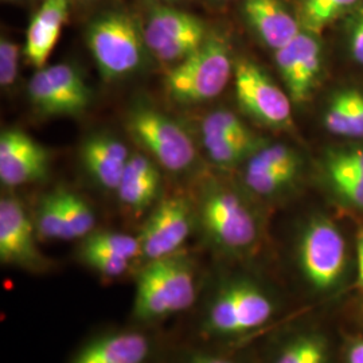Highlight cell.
<instances>
[{"label":"cell","mask_w":363,"mask_h":363,"mask_svg":"<svg viewBox=\"0 0 363 363\" xmlns=\"http://www.w3.org/2000/svg\"><path fill=\"white\" fill-rule=\"evenodd\" d=\"M277 311L272 294L257 281L235 277L220 284L203 313L208 337H241L267 325Z\"/></svg>","instance_id":"cell-1"},{"label":"cell","mask_w":363,"mask_h":363,"mask_svg":"<svg viewBox=\"0 0 363 363\" xmlns=\"http://www.w3.org/2000/svg\"><path fill=\"white\" fill-rule=\"evenodd\" d=\"M196 300L193 265L181 255L147 261L136 280L133 315L155 322L189 310Z\"/></svg>","instance_id":"cell-2"},{"label":"cell","mask_w":363,"mask_h":363,"mask_svg":"<svg viewBox=\"0 0 363 363\" xmlns=\"http://www.w3.org/2000/svg\"><path fill=\"white\" fill-rule=\"evenodd\" d=\"M199 220L210 244L226 255H245L259 242L255 211L241 195L226 186H206L201 198Z\"/></svg>","instance_id":"cell-3"},{"label":"cell","mask_w":363,"mask_h":363,"mask_svg":"<svg viewBox=\"0 0 363 363\" xmlns=\"http://www.w3.org/2000/svg\"><path fill=\"white\" fill-rule=\"evenodd\" d=\"M234 66L225 39L208 35L196 52L169 70L164 79L166 91L178 104L206 103L225 91Z\"/></svg>","instance_id":"cell-4"},{"label":"cell","mask_w":363,"mask_h":363,"mask_svg":"<svg viewBox=\"0 0 363 363\" xmlns=\"http://www.w3.org/2000/svg\"><path fill=\"white\" fill-rule=\"evenodd\" d=\"M86 45L105 81L133 74L143 65L147 45L143 28L124 11H109L96 18L86 30Z\"/></svg>","instance_id":"cell-5"},{"label":"cell","mask_w":363,"mask_h":363,"mask_svg":"<svg viewBox=\"0 0 363 363\" xmlns=\"http://www.w3.org/2000/svg\"><path fill=\"white\" fill-rule=\"evenodd\" d=\"M298 268L316 294H330L340 286L347 268L343 234L327 218H312L298 240Z\"/></svg>","instance_id":"cell-6"},{"label":"cell","mask_w":363,"mask_h":363,"mask_svg":"<svg viewBox=\"0 0 363 363\" xmlns=\"http://www.w3.org/2000/svg\"><path fill=\"white\" fill-rule=\"evenodd\" d=\"M127 128L136 143L171 172L186 171L194 163L195 147L189 133L177 121L154 108L132 109Z\"/></svg>","instance_id":"cell-7"},{"label":"cell","mask_w":363,"mask_h":363,"mask_svg":"<svg viewBox=\"0 0 363 363\" xmlns=\"http://www.w3.org/2000/svg\"><path fill=\"white\" fill-rule=\"evenodd\" d=\"M148 52L163 64L177 65L196 52L208 37L205 23L193 13L155 7L143 27Z\"/></svg>","instance_id":"cell-8"},{"label":"cell","mask_w":363,"mask_h":363,"mask_svg":"<svg viewBox=\"0 0 363 363\" xmlns=\"http://www.w3.org/2000/svg\"><path fill=\"white\" fill-rule=\"evenodd\" d=\"M238 105L259 123L286 130L292 125V99L272 78L252 61L240 60L234 66Z\"/></svg>","instance_id":"cell-9"},{"label":"cell","mask_w":363,"mask_h":363,"mask_svg":"<svg viewBox=\"0 0 363 363\" xmlns=\"http://www.w3.org/2000/svg\"><path fill=\"white\" fill-rule=\"evenodd\" d=\"M35 223L15 195L0 199V261L28 272L48 271L50 264L37 245Z\"/></svg>","instance_id":"cell-10"},{"label":"cell","mask_w":363,"mask_h":363,"mask_svg":"<svg viewBox=\"0 0 363 363\" xmlns=\"http://www.w3.org/2000/svg\"><path fill=\"white\" fill-rule=\"evenodd\" d=\"M190 202L174 195L163 199L145 220L139 235L142 256L147 261L169 257L181 249L193 229Z\"/></svg>","instance_id":"cell-11"},{"label":"cell","mask_w":363,"mask_h":363,"mask_svg":"<svg viewBox=\"0 0 363 363\" xmlns=\"http://www.w3.org/2000/svg\"><path fill=\"white\" fill-rule=\"evenodd\" d=\"M50 154L23 130L0 135V181L7 187L43 181L49 174Z\"/></svg>","instance_id":"cell-12"},{"label":"cell","mask_w":363,"mask_h":363,"mask_svg":"<svg viewBox=\"0 0 363 363\" xmlns=\"http://www.w3.org/2000/svg\"><path fill=\"white\" fill-rule=\"evenodd\" d=\"M274 57L292 101L304 103L322 70L323 57L319 40L313 33L301 30L298 37L277 50Z\"/></svg>","instance_id":"cell-13"},{"label":"cell","mask_w":363,"mask_h":363,"mask_svg":"<svg viewBox=\"0 0 363 363\" xmlns=\"http://www.w3.org/2000/svg\"><path fill=\"white\" fill-rule=\"evenodd\" d=\"M128 148L109 135H93L79 150L84 169L99 186L116 191L130 160Z\"/></svg>","instance_id":"cell-14"},{"label":"cell","mask_w":363,"mask_h":363,"mask_svg":"<svg viewBox=\"0 0 363 363\" xmlns=\"http://www.w3.org/2000/svg\"><path fill=\"white\" fill-rule=\"evenodd\" d=\"M151 340L138 331L109 333L86 343L70 363H145Z\"/></svg>","instance_id":"cell-15"},{"label":"cell","mask_w":363,"mask_h":363,"mask_svg":"<svg viewBox=\"0 0 363 363\" xmlns=\"http://www.w3.org/2000/svg\"><path fill=\"white\" fill-rule=\"evenodd\" d=\"M69 16V0H45L27 27L26 43L23 52L28 62L42 69Z\"/></svg>","instance_id":"cell-16"},{"label":"cell","mask_w":363,"mask_h":363,"mask_svg":"<svg viewBox=\"0 0 363 363\" xmlns=\"http://www.w3.org/2000/svg\"><path fill=\"white\" fill-rule=\"evenodd\" d=\"M244 15L261 40L274 52L301 31L298 19L280 0H244Z\"/></svg>","instance_id":"cell-17"},{"label":"cell","mask_w":363,"mask_h":363,"mask_svg":"<svg viewBox=\"0 0 363 363\" xmlns=\"http://www.w3.org/2000/svg\"><path fill=\"white\" fill-rule=\"evenodd\" d=\"M160 184V172L154 160L142 154H130L116 193L124 206L143 211L155 202Z\"/></svg>","instance_id":"cell-18"},{"label":"cell","mask_w":363,"mask_h":363,"mask_svg":"<svg viewBox=\"0 0 363 363\" xmlns=\"http://www.w3.org/2000/svg\"><path fill=\"white\" fill-rule=\"evenodd\" d=\"M45 69L58 97L62 116H74L86 111L91 103V91L77 69L67 64Z\"/></svg>","instance_id":"cell-19"},{"label":"cell","mask_w":363,"mask_h":363,"mask_svg":"<svg viewBox=\"0 0 363 363\" xmlns=\"http://www.w3.org/2000/svg\"><path fill=\"white\" fill-rule=\"evenodd\" d=\"M327 337L318 331H303L288 337L279 347L273 363H330Z\"/></svg>","instance_id":"cell-20"},{"label":"cell","mask_w":363,"mask_h":363,"mask_svg":"<svg viewBox=\"0 0 363 363\" xmlns=\"http://www.w3.org/2000/svg\"><path fill=\"white\" fill-rule=\"evenodd\" d=\"M203 145L210 160L220 167H234L250 159V156L264 147L259 138L253 139H225V138H203Z\"/></svg>","instance_id":"cell-21"},{"label":"cell","mask_w":363,"mask_h":363,"mask_svg":"<svg viewBox=\"0 0 363 363\" xmlns=\"http://www.w3.org/2000/svg\"><path fill=\"white\" fill-rule=\"evenodd\" d=\"M78 250L88 252H103L108 255H113L121 259H136L142 256V247L139 237H133L130 234L118 233V232H91L89 235L82 238L81 247Z\"/></svg>","instance_id":"cell-22"},{"label":"cell","mask_w":363,"mask_h":363,"mask_svg":"<svg viewBox=\"0 0 363 363\" xmlns=\"http://www.w3.org/2000/svg\"><path fill=\"white\" fill-rule=\"evenodd\" d=\"M358 3L359 0H303L301 25L307 31L318 34Z\"/></svg>","instance_id":"cell-23"},{"label":"cell","mask_w":363,"mask_h":363,"mask_svg":"<svg viewBox=\"0 0 363 363\" xmlns=\"http://www.w3.org/2000/svg\"><path fill=\"white\" fill-rule=\"evenodd\" d=\"M37 233L45 240H69L61 190L45 195L35 214Z\"/></svg>","instance_id":"cell-24"},{"label":"cell","mask_w":363,"mask_h":363,"mask_svg":"<svg viewBox=\"0 0 363 363\" xmlns=\"http://www.w3.org/2000/svg\"><path fill=\"white\" fill-rule=\"evenodd\" d=\"M247 171H300V157L286 144L264 145L247 160Z\"/></svg>","instance_id":"cell-25"},{"label":"cell","mask_w":363,"mask_h":363,"mask_svg":"<svg viewBox=\"0 0 363 363\" xmlns=\"http://www.w3.org/2000/svg\"><path fill=\"white\" fill-rule=\"evenodd\" d=\"M69 240L85 238L94 230L96 216L91 205L78 194L61 190Z\"/></svg>","instance_id":"cell-26"},{"label":"cell","mask_w":363,"mask_h":363,"mask_svg":"<svg viewBox=\"0 0 363 363\" xmlns=\"http://www.w3.org/2000/svg\"><path fill=\"white\" fill-rule=\"evenodd\" d=\"M203 138H225V139H253L257 138L247 128L244 121L226 109H217L202 121Z\"/></svg>","instance_id":"cell-27"},{"label":"cell","mask_w":363,"mask_h":363,"mask_svg":"<svg viewBox=\"0 0 363 363\" xmlns=\"http://www.w3.org/2000/svg\"><path fill=\"white\" fill-rule=\"evenodd\" d=\"M298 172L291 171H247L244 172V183L255 195L269 198L284 193L298 178Z\"/></svg>","instance_id":"cell-28"},{"label":"cell","mask_w":363,"mask_h":363,"mask_svg":"<svg viewBox=\"0 0 363 363\" xmlns=\"http://www.w3.org/2000/svg\"><path fill=\"white\" fill-rule=\"evenodd\" d=\"M78 257L94 272L111 279L123 276L130 269L132 262L130 259H121L113 255L88 250H78Z\"/></svg>","instance_id":"cell-29"},{"label":"cell","mask_w":363,"mask_h":363,"mask_svg":"<svg viewBox=\"0 0 363 363\" xmlns=\"http://www.w3.org/2000/svg\"><path fill=\"white\" fill-rule=\"evenodd\" d=\"M323 124L325 130L331 132L333 135L342 138H354L349 109L342 91L335 93L327 105L323 115Z\"/></svg>","instance_id":"cell-30"},{"label":"cell","mask_w":363,"mask_h":363,"mask_svg":"<svg viewBox=\"0 0 363 363\" xmlns=\"http://www.w3.org/2000/svg\"><path fill=\"white\" fill-rule=\"evenodd\" d=\"M325 174H347L363 178V148L331 151L325 156Z\"/></svg>","instance_id":"cell-31"},{"label":"cell","mask_w":363,"mask_h":363,"mask_svg":"<svg viewBox=\"0 0 363 363\" xmlns=\"http://www.w3.org/2000/svg\"><path fill=\"white\" fill-rule=\"evenodd\" d=\"M333 191L351 208L363 210V178L347 174H325Z\"/></svg>","instance_id":"cell-32"},{"label":"cell","mask_w":363,"mask_h":363,"mask_svg":"<svg viewBox=\"0 0 363 363\" xmlns=\"http://www.w3.org/2000/svg\"><path fill=\"white\" fill-rule=\"evenodd\" d=\"M21 48L10 39H0V84L11 86L19 73Z\"/></svg>","instance_id":"cell-33"},{"label":"cell","mask_w":363,"mask_h":363,"mask_svg":"<svg viewBox=\"0 0 363 363\" xmlns=\"http://www.w3.org/2000/svg\"><path fill=\"white\" fill-rule=\"evenodd\" d=\"M340 91L345 97V101L349 109L354 138L363 139V91L354 88L343 89Z\"/></svg>","instance_id":"cell-34"},{"label":"cell","mask_w":363,"mask_h":363,"mask_svg":"<svg viewBox=\"0 0 363 363\" xmlns=\"http://www.w3.org/2000/svg\"><path fill=\"white\" fill-rule=\"evenodd\" d=\"M347 40L354 61L363 66V7L352 13L349 21Z\"/></svg>","instance_id":"cell-35"},{"label":"cell","mask_w":363,"mask_h":363,"mask_svg":"<svg viewBox=\"0 0 363 363\" xmlns=\"http://www.w3.org/2000/svg\"><path fill=\"white\" fill-rule=\"evenodd\" d=\"M346 362L363 363V337L354 339L347 345Z\"/></svg>","instance_id":"cell-36"},{"label":"cell","mask_w":363,"mask_h":363,"mask_svg":"<svg viewBox=\"0 0 363 363\" xmlns=\"http://www.w3.org/2000/svg\"><path fill=\"white\" fill-rule=\"evenodd\" d=\"M184 363H235L228 358L214 355L210 352H194L187 357Z\"/></svg>","instance_id":"cell-37"},{"label":"cell","mask_w":363,"mask_h":363,"mask_svg":"<svg viewBox=\"0 0 363 363\" xmlns=\"http://www.w3.org/2000/svg\"><path fill=\"white\" fill-rule=\"evenodd\" d=\"M357 286L363 289V229L357 235Z\"/></svg>","instance_id":"cell-38"}]
</instances>
